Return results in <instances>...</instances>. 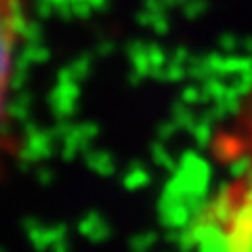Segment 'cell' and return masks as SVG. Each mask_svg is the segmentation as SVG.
I'll list each match as a JSON object with an SVG mask.
<instances>
[{
  "label": "cell",
  "instance_id": "cell-2",
  "mask_svg": "<svg viewBox=\"0 0 252 252\" xmlns=\"http://www.w3.org/2000/svg\"><path fill=\"white\" fill-rule=\"evenodd\" d=\"M30 0H0V152L9 126V105L21 44L28 30Z\"/></svg>",
  "mask_w": 252,
  "mask_h": 252
},
{
  "label": "cell",
  "instance_id": "cell-3",
  "mask_svg": "<svg viewBox=\"0 0 252 252\" xmlns=\"http://www.w3.org/2000/svg\"><path fill=\"white\" fill-rule=\"evenodd\" d=\"M212 152L220 162L252 170V86L215 135Z\"/></svg>",
  "mask_w": 252,
  "mask_h": 252
},
{
  "label": "cell",
  "instance_id": "cell-1",
  "mask_svg": "<svg viewBox=\"0 0 252 252\" xmlns=\"http://www.w3.org/2000/svg\"><path fill=\"white\" fill-rule=\"evenodd\" d=\"M198 252H252V170H244L200 217Z\"/></svg>",
  "mask_w": 252,
  "mask_h": 252
}]
</instances>
